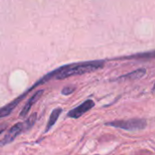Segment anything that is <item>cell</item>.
Returning a JSON list of instances; mask_svg holds the SVG:
<instances>
[{"mask_svg": "<svg viewBox=\"0 0 155 155\" xmlns=\"http://www.w3.org/2000/svg\"><path fill=\"white\" fill-rule=\"evenodd\" d=\"M74 87H71V86H68V87H64L63 90H62V94L64 95H68V94H71L72 93H74Z\"/></svg>", "mask_w": 155, "mask_h": 155, "instance_id": "cell-10", "label": "cell"}, {"mask_svg": "<svg viewBox=\"0 0 155 155\" xmlns=\"http://www.w3.org/2000/svg\"><path fill=\"white\" fill-rule=\"evenodd\" d=\"M43 94H44V90H38L37 92H35V94H33V96L31 98H29L28 102L25 104V105L24 106V108L22 109V111H21V113L19 114V117L20 118H25L27 115V114L31 110L32 106L39 100V98L42 96Z\"/></svg>", "mask_w": 155, "mask_h": 155, "instance_id": "cell-5", "label": "cell"}, {"mask_svg": "<svg viewBox=\"0 0 155 155\" xmlns=\"http://www.w3.org/2000/svg\"><path fill=\"white\" fill-rule=\"evenodd\" d=\"M36 116H37V114H36V113H35V114H31L30 117H29L27 120H25V121L24 122V125H25V131L28 130V129H30V128L35 124V121H36Z\"/></svg>", "mask_w": 155, "mask_h": 155, "instance_id": "cell-9", "label": "cell"}, {"mask_svg": "<svg viewBox=\"0 0 155 155\" xmlns=\"http://www.w3.org/2000/svg\"><path fill=\"white\" fill-rule=\"evenodd\" d=\"M61 113H62V109H61V108H56V109H54V110L52 112V114H51V115H50V117H49L48 123H47V124H46L45 132H48V131L54 126V124L56 123L57 119L59 118Z\"/></svg>", "mask_w": 155, "mask_h": 155, "instance_id": "cell-6", "label": "cell"}, {"mask_svg": "<svg viewBox=\"0 0 155 155\" xmlns=\"http://www.w3.org/2000/svg\"><path fill=\"white\" fill-rule=\"evenodd\" d=\"M107 124L127 131H137L144 129L147 125V123L142 119H132L127 121H115L109 123Z\"/></svg>", "mask_w": 155, "mask_h": 155, "instance_id": "cell-2", "label": "cell"}, {"mask_svg": "<svg viewBox=\"0 0 155 155\" xmlns=\"http://www.w3.org/2000/svg\"><path fill=\"white\" fill-rule=\"evenodd\" d=\"M145 70L144 69H138L136 71H134L132 73H130L127 75L123 76L122 78H125V79H130V80H137L142 78L144 74H145Z\"/></svg>", "mask_w": 155, "mask_h": 155, "instance_id": "cell-8", "label": "cell"}, {"mask_svg": "<svg viewBox=\"0 0 155 155\" xmlns=\"http://www.w3.org/2000/svg\"><path fill=\"white\" fill-rule=\"evenodd\" d=\"M104 66V62L102 61H93V62H84V63H79V64H74L65 65L63 67L58 68L57 70L52 72L48 75H46L44 79H42L38 84L41 83H45V81L49 80L50 78H55L57 80H62L70 76L74 75H79L85 73H90L93 71H95L99 68H102Z\"/></svg>", "mask_w": 155, "mask_h": 155, "instance_id": "cell-1", "label": "cell"}, {"mask_svg": "<svg viewBox=\"0 0 155 155\" xmlns=\"http://www.w3.org/2000/svg\"><path fill=\"white\" fill-rule=\"evenodd\" d=\"M22 99H23L22 97H19V98H18L17 100H15V102H13V103H11L10 104H8V105L5 106V107H3V108H1V109H0V118H3V117H5V116L9 115V114H11V112L14 110V108L17 105L18 102H19L20 100H22Z\"/></svg>", "mask_w": 155, "mask_h": 155, "instance_id": "cell-7", "label": "cell"}, {"mask_svg": "<svg viewBox=\"0 0 155 155\" xmlns=\"http://www.w3.org/2000/svg\"><path fill=\"white\" fill-rule=\"evenodd\" d=\"M24 131H25L24 122L23 123H17L7 132V134L5 135V137L0 141V146H5L8 143H11Z\"/></svg>", "mask_w": 155, "mask_h": 155, "instance_id": "cell-3", "label": "cell"}, {"mask_svg": "<svg viewBox=\"0 0 155 155\" xmlns=\"http://www.w3.org/2000/svg\"><path fill=\"white\" fill-rule=\"evenodd\" d=\"M94 106V101L87 100L84 103H83L82 104H80L79 106H77L76 108L71 110L68 113V116L71 118H74V119H77V118L81 117L82 115H84L86 112L91 110Z\"/></svg>", "mask_w": 155, "mask_h": 155, "instance_id": "cell-4", "label": "cell"}, {"mask_svg": "<svg viewBox=\"0 0 155 155\" xmlns=\"http://www.w3.org/2000/svg\"><path fill=\"white\" fill-rule=\"evenodd\" d=\"M5 127H3V126H0V134L4 132V130H5Z\"/></svg>", "mask_w": 155, "mask_h": 155, "instance_id": "cell-11", "label": "cell"}, {"mask_svg": "<svg viewBox=\"0 0 155 155\" xmlns=\"http://www.w3.org/2000/svg\"><path fill=\"white\" fill-rule=\"evenodd\" d=\"M153 91L155 92V84H154V85H153Z\"/></svg>", "mask_w": 155, "mask_h": 155, "instance_id": "cell-12", "label": "cell"}]
</instances>
